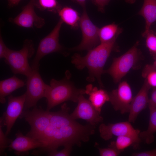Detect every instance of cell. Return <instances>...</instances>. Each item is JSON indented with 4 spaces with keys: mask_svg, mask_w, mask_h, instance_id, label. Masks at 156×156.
Masks as SVG:
<instances>
[{
    "mask_svg": "<svg viewBox=\"0 0 156 156\" xmlns=\"http://www.w3.org/2000/svg\"><path fill=\"white\" fill-rule=\"evenodd\" d=\"M136 0H125V1L127 3H130L133 4L134 3Z\"/></svg>",
    "mask_w": 156,
    "mask_h": 156,
    "instance_id": "cell-36",
    "label": "cell"
},
{
    "mask_svg": "<svg viewBox=\"0 0 156 156\" xmlns=\"http://www.w3.org/2000/svg\"><path fill=\"white\" fill-rule=\"evenodd\" d=\"M43 147L41 142L27 135H23L20 132L16 134L15 139L11 142L8 147L17 155H22L31 150L37 148L41 149Z\"/></svg>",
    "mask_w": 156,
    "mask_h": 156,
    "instance_id": "cell-16",
    "label": "cell"
},
{
    "mask_svg": "<svg viewBox=\"0 0 156 156\" xmlns=\"http://www.w3.org/2000/svg\"><path fill=\"white\" fill-rule=\"evenodd\" d=\"M35 6L40 10L58 13L62 7L57 0H36Z\"/></svg>",
    "mask_w": 156,
    "mask_h": 156,
    "instance_id": "cell-24",
    "label": "cell"
},
{
    "mask_svg": "<svg viewBox=\"0 0 156 156\" xmlns=\"http://www.w3.org/2000/svg\"><path fill=\"white\" fill-rule=\"evenodd\" d=\"M69 73L66 72L62 79L58 80L52 79L47 89L45 97L49 111L56 106L64 102L71 101L77 103L79 95L85 94V90L78 89L70 80Z\"/></svg>",
    "mask_w": 156,
    "mask_h": 156,
    "instance_id": "cell-3",
    "label": "cell"
},
{
    "mask_svg": "<svg viewBox=\"0 0 156 156\" xmlns=\"http://www.w3.org/2000/svg\"><path fill=\"white\" fill-rule=\"evenodd\" d=\"M116 39L108 42L101 43L88 51L84 56L78 53L75 54L72 56V62L78 69L81 70L85 67L88 68L89 73L88 81H93L96 78L100 86H103L101 76L104 73L103 69L106 62L114 49Z\"/></svg>",
    "mask_w": 156,
    "mask_h": 156,
    "instance_id": "cell-2",
    "label": "cell"
},
{
    "mask_svg": "<svg viewBox=\"0 0 156 156\" xmlns=\"http://www.w3.org/2000/svg\"><path fill=\"white\" fill-rule=\"evenodd\" d=\"M101 137L107 141L114 136L117 137L126 135H139L140 130L134 129L128 121L120 122L105 125L101 124L99 127Z\"/></svg>",
    "mask_w": 156,
    "mask_h": 156,
    "instance_id": "cell-14",
    "label": "cell"
},
{
    "mask_svg": "<svg viewBox=\"0 0 156 156\" xmlns=\"http://www.w3.org/2000/svg\"><path fill=\"white\" fill-rule=\"evenodd\" d=\"M139 43L137 42L125 53L114 58L109 68L104 70V73L110 75L115 83L119 82L131 68L135 66L139 61L141 53L138 48Z\"/></svg>",
    "mask_w": 156,
    "mask_h": 156,
    "instance_id": "cell-5",
    "label": "cell"
},
{
    "mask_svg": "<svg viewBox=\"0 0 156 156\" xmlns=\"http://www.w3.org/2000/svg\"><path fill=\"white\" fill-rule=\"evenodd\" d=\"M146 44L150 53L154 57L156 55V35L150 30L146 37Z\"/></svg>",
    "mask_w": 156,
    "mask_h": 156,
    "instance_id": "cell-26",
    "label": "cell"
},
{
    "mask_svg": "<svg viewBox=\"0 0 156 156\" xmlns=\"http://www.w3.org/2000/svg\"><path fill=\"white\" fill-rule=\"evenodd\" d=\"M9 48L5 44L1 34L0 36V58H4Z\"/></svg>",
    "mask_w": 156,
    "mask_h": 156,
    "instance_id": "cell-31",
    "label": "cell"
},
{
    "mask_svg": "<svg viewBox=\"0 0 156 156\" xmlns=\"http://www.w3.org/2000/svg\"></svg>",
    "mask_w": 156,
    "mask_h": 156,
    "instance_id": "cell-38",
    "label": "cell"
},
{
    "mask_svg": "<svg viewBox=\"0 0 156 156\" xmlns=\"http://www.w3.org/2000/svg\"><path fill=\"white\" fill-rule=\"evenodd\" d=\"M39 69H33L27 77L26 99L24 108L26 110L34 107L41 98L45 97L49 85L46 84L39 72Z\"/></svg>",
    "mask_w": 156,
    "mask_h": 156,
    "instance_id": "cell-8",
    "label": "cell"
},
{
    "mask_svg": "<svg viewBox=\"0 0 156 156\" xmlns=\"http://www.w3.org/2000/svg\"><path fill=\"white\" fill-rule=\"evenodd\" d=\"M99 153L101 156H117L121 153L114 148L108 146L105 148H98Z\"/></svg>",
    "mask_w": 156,
    "mask_h": 156,
    "instance_id": "cell-28",
    "label": "cell"
},
{
    "mask_svg": "<svg viewBox=\"0 0 156 156\" xmlns=\"http://www.w3.org/2000/svg\"><path fill=\"white\" fill-rule=\"evenodd\" d=\"M63 23L60 19L52 30L40 41L32 62V69H39L40 60L48 54L55 52L64 54L65 49L59 42L60 32Z\"/></svg>",
    "mask_w": 156,
    "mask_h": 156,
    "instance_id": "cell-6",
    "label": "cell"
},
{
    "mask_svg": "<svg viewBox=\"0 0 156 156\" xmlns=\"http://www.w3.org/2000/svg\"><path fill=\"white\" fill-rule=\"evenodd\" d=\"M36 0H30L22 9V11L14 18H10V22L19 26L26 28L35 27L40 28L45 24V20L37 14L34 7Z\"/></svg>",
    "mask_w": 156,
    "mask_h": 156,
    "instance_id": "cell-11",
    "label": "cell"
},
{
    "mask_svg": "<svg viewBox=\"0 0 156 156\" xmlns=\"http://www.w3.org/2000/svg\"><path fill=\"white\" fill-rule=\"evenodd\" d=\"M21 0H8V5L10 8L17 5Z\"/></svg>",
    "mask_w": 156,
    "mask_h": 156,
    "instance_id": "cell-34",
    "label": "cell"
},
{
    "mask_svg": "<svg viewBox=\"0 0 156 156\" xmlns=\"http://www.w3.org/2000/svg\"><path fill=\"white\" fill-rule=\"evenodd\" d=\"M133 156H156V148L152 150L142 152L134 153L132 154Z\"/></svg>",
    "mask_w": 156,
    "mask_h": 156,
    "instance_id": "cell-32",
    "label": "cell"
},
{
    "mask_svg": "<svg viewBox=\"0 0 156 156\" xmlns=\"http://www.w3.org/2000/svg\"><path fill=\"white\" fill-rule=\"evenodd\" d=\"M26 99V94L17 96L9 95L6 110L2 118L3 125L6 127L5 135L7 136L10 132L16 121L22 114Z\"/></svg>",
    "mask_w": 156,
    "mask_h": 156,
    "instance_id": "cell-13",
    "label": "cell"
},
{
    "mask_svg": "<svg viewBox=\"0 0 156 156\" xmlns=\"http://www.w3.org/2000/svg\"><path fill=\"white\" fill-rule=\"evenodd\" d=\"M69 111L64 103L59 111H49L50 122L43 133L48 153L57 150L60 146H80L82 142L88 141L94 133L96 126L89 123L80 124L71 118Z\"/></svg>",
    "mask_w": 156,
    "mask_h": 156,
    "instance_id": "cell-1",
    "label": "cell"
},
{
    "mask_svg": "<svg viewBox=\"0 0 156 156\" xmlns=\"http://www.w3.org/2000/svg\"><path fill=\"white\" fill-rule=\"evenodd\" d=\"M109 101L114 110L122 114L129 113L133 99L131 89L126 81L120 82L117 88L109 93Z\"/></svg>",
    "mask_w": 156,
    "mask_h": 156,
    "instance_id": "cell-10",
    "label": "cell"
},
{
    "mask_svg": "<svg viewBox=\"0 0 156 156\" xmlns=\"http://www.w3.org/2000/svg\"><path fill=\"white\" fill-rule=\"evenodd\" d=\"M83 9L79 24L82 34V39L79 45L70 49L71 51H89L98 45L100 42L99 35V28L90 20L86 7Z\"/></svg>",
    "mask_w": 156,
    "mask_h": 156,
    "instance_id": "cell-7",
    "label": "cell"
},
{
    "mask_svg": "<svg viewBox=\"0 0 156 156\" xmlns=\"http://www.w3.org/2000/svg\"><path fill=\"white\" fill-rule=\"evenodd\" d=\"M148 105V106L156 108V87L153 88Z\"/></svg>",
    "mask_w": 156,
    "mask_h": 156,
    "instance_id": "cell-33",
    "label": "cell"
},
{
    "mask_svg": "<svg viewBox=\"0 0 156 156\" xmlns=\"http://www.w3.org/2000/svg\"><path fill=\"white\" fill-rule=\"evenodd\" d=\"M49 111L35 107L22 112L21 116L30 125L31 129L27 135L37 140L46 128L50 121Z\"/></svg>",
    "mask_w": 156,
    "mask_h": 156,
    "instance_id": "cell-9",
    "label": "cell"
},
{
    "mask_svg": "<svg viewBox=\"0 0 156 156\" xmlns=\"http://www.w3.org/2000/svg\"><path fill=\"white\" fill-rule=\"evenodd\" d=\"M35 51L33 41L27 39L24 41L20 50L16 51L9 48L4 58V61L14 74L23 75L27 77L33 71L28 60L33 56Z\"/></svg>",
    "mask_w": 156,
    "mask_h": 156,
    "instance_id": "cell-4",
    "label": "cell"
},
{
    "mask_svg": "<svg viewBox=\"0 0 156 156\" xmlns=\"http://www.w3.org/2000/svg\"><path fill=\"white\" fill-rule=\"evenodd\" d=\"M154 57V58L155 61L153 64L156 69V55Z\"/></svg>",
    "mask_w": 156,
    "mask_h": 156,
    "instance_id": "cell-37",
    "label": "cell"
},
{
    "mask_svg": "<svg viewBox=\"0 0 156 156\" xmlns=\"http://www.w3.org/2000/svg\"><path fill=\"white\" fill-rule=\"evenodd\" d=\"M138 14L143 17L145 21V29L142 34V36L145 37L152 24L156 21V0H144Z\"/></svg>",
    "mask_w": 156,
    "mask_h": 156,
    "instance_id": "cell-18",
    "label": "cell"
},
{
    "mask_svg": "<svg viewBox=\"0 0 156 156\" xmlns=\"http://www.w3.org/2000/svg\"><path fill=\"white\" fill-rule=\"evenodd\" d=\"M63 22L70 26L73 29L79 26L81 17L76 10L68 6L62 7L58 13Z\"/></svg>",
    "mask_w": 156,
    "mask_h": 156,
    "instance_id": "cell-21",
    "label": "cell"
},
{
    "mask_svg": "<svg viewBox=\"0 0 156 156\" xmlns=\"http://www.w3.org/2000/svg\"><path fill=\"white\" fill-rule=\"evenodd\" d=\"M151 87L144 81L143 85L131 103L128 121L134 123L140 112L144 109L148 104V93Z\"/></svg>",
    "mask_w": 156,
    "mask_h": 156,
    "instance_id": "cell-15",
    "label": "cell"
},
{
    "mask_svg": "<svg viewBox=\"0 0 156 156\" xmlns=\"http://www.w3.org/2000/svg\"><path fill=\"white\" fill-rule=\"evenodd\" d=\"M148 106L150 115L148 127L146 130L140 132L139 134L141 140L147 144L154 142V134L156 132V108Z\"/></svg>",
    "mask_w": 156,
    "mask_h": 156,
    "instance_id": "cell-22",
    "label": "cell"
},
{
    "mask_svg": "<svg viewBox=\"0 0 156 156\" xmlns=\"http://www.w3.org/2000/svg\"><path fill=\"white\" fill-rule=\"evenodd\" d=\"M110 0H92V2L97 7L98 10L104 12L106 5L109 3Z\"/></svg>",
    "mask_w": 156,
    "mask_h": 156,
    "instance_id": "cell-30",
    "label": "cell"
},
{
    "mask_svg": "<svg viewBox=\"0 0 156 156\" xmlns=\"http://www.w3.org/2000/svg\"><path fill=\"white\" fill-rule=\"evenodd\" d=\"M73 146L67 145L64 146L62 150L58 151L57 150L48 153V155L51 156H68L70 155Z\"/></svg>",
    "mask_w": 156,
    "mask_h": 156,
    "instance_id": "cell-29",
    "label": "cell"
},
{
    "mask_svg": "<svg viewBox=\"0 0 156 156\" xmlns=\"http://www.w3.org/2000/svg\"><path fill=\"white\" fill-rule=\"evenodd\" d=\"M122 31V29L114 23L99 28V35L100 43L108 42L117 38Z\"/></svg>",
    "mask_w": 156,
    "mask_h": 156,
    "instance_id": "cell-23",
    "label": "cell"
},
{
    "mask_svg": "<svg viewBox=\"0 0 156 156\" xmlns=\"http://www.w3.org/2000/svg\"><path fill=\"white\" fill-rule=\"evenodd\" d=\"M25 82L15 75L1 80L0 81V102L2 104L6 102L5 97L15 90L25 85Z\"/></svg>",
    "mask_w": 156,
    "mask_h": 156,
    "instance_id": "cell-19",
    "label": "cell"
},
{
    "mask_svg": "<svg viewBox=\"0 0 156 156\" xmlns=\"http://www.w3.org/2000/svg\"><path fill=\"white\" fill-rule=\"evenodd\" d=\"M141 141L139 135H126L117 137L115 141L111 142L109 146H111L121 153L130 146L138 148Z\"/></svg>",
    "mask_w": 156,
    "mask_h": 156,
    "instance_id": "cell-20",
    "label": "cell"
},
{
    "mask_svg": "<svg viewBox=\"0 0 156 156\" xmlns=\"http://www.w3.org/2000/svg\"><path fill=\"white\" fill-rule=\"evenodd\" d=\"M78 104L70 115L74 120L81 119L86 121L88 123L96 126L102 122L103 118L101 113L97 111L90 102L81 94L79 96Z\"/></svg>",
    "mask_w": 156,
    "mask_h": 156,
    "instance_id": "cell-12",
    "label": "cell"
},
{
    "mask_svg": "<svg viewBox=\"0 0 156 156\" xmlns=\"http://www.w3.org/2000/svg\"><path fill=\"white\" fill-rule=\"evenodd\" d=\"M0 121V155L1 156L4 154L5 149L8 147L12 141L7 137L3 131L1 118Z\"/></svg>",
    "mask_w": 156,
    "mask_h": 156,
    "instance_id": "cell-27",
    "label": "cell"
},
{
    "mask_svg": "<svg viewBox=\"0 0 156 156\" xmlns=\"http://www.w3.org/2000/svg\"><path fill=\"white\" fill-rule=\"evenodd\" d=\"M85 93L89 95V100L95 109L101 113L104 104L109 101V93L103 89L93 87L91 84L86 86Z\"/></svg>",
    "mask_w": 156,
    "mask_h": 156,
    "instance_id": "cell-17",
    "label": "cell"
},
{
    "mask_svg": "<svg viewBox=\"0 0 156 156\" xmlns=\"http://www.w3.org/2000/svg\"><path fill=\"white\" fill-rule=\"evenodd\" d=\"M73 1H75L80 5H81L83 8L86 7V0H71Z\"/></svg>",
    "mask_w": 156,
    "mask_h": 156,
    "instance_id": "cell-35",
    "label": "cell"
},
{
    "mask_svg": "<svg viewBox=\"0 0 156 156\" xmlns=\"http://www.w3.org/2000/svg\"><path fill=\"white\" fill-rule=\"evenodd\" d=\"M142 76L151 87H156V69L153 64H146L143 69Z\"/></svg>",
    "mask_w": 156,
    "mask_h": 156,
    "instance_id": "cell-25",
    "label": "cell"
}]
</instances>
